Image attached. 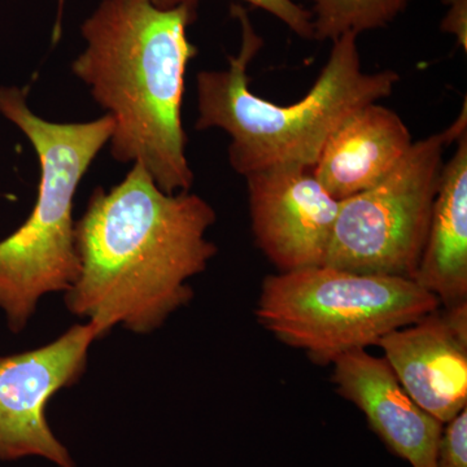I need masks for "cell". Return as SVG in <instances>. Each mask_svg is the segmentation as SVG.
I'll return each mask as SVG.
<instances>
[{"label": "cell", "mask_w": 467, "mask_h": 467, "mask_svg": "<svg viewBox=\"0 0 467 467\" xmlns=\"http://www.w3.org/2000/svg\"><path fill=\"white\" fill-rule=\"evenodd\" d=\"M216 212L190 192L167 193L140 162L112 189L97 187L76 223L78 278L66 292L72 315L135 334L158 330L192 299L186 285L217 254L207 232Z\"/></svg>", "instance_id": "cell-1"}, {"label": "cell", "mask_w": 467, "mask_h": 467, "mask_svg": "<svg viewBox=\"0 0 467 467\" xmlns=\"http://www.w3.org/2000/svg\"><path fill=\"white\" fill-rule=\"evenodd\" d=\"M198 7L160 9L150 0H103L82 24L85 50L72 63L92 98L115 122L110 153L140 162L167 193L190 192L184 75L198 48L187 29Z\"/></svg>", "instance_id": "cell-2"}, {"label": "cell", "mask_w": 467, "mask_h": 467, "mask_svg": "<svg viewBox=\"0 0 467 467\" xmlns=\"http://www.w3.org/2000/svg\"><path fill=\"white\" fill-rule=\"evenodd\" d=\"M241 24V50L229 67L196 76V130L221 129L230 137L229 161L247 177L279 167L312 169L331 134L356 110L386 99L400 81L395 70L362 69L358 34L333 41L330 57L303 99L279 106L250 90L248 67L264 46L247 12L233 5Z\"/></svg>", "instance_id": "cell-3"}, {"label": "cell", "mask_w": 467, "mask_h": 467, "mask_svg": "<svg viewBox=\"0 0 467 467\" xmlns=\"http://www.w3.org/2000/svg\"><path fill=\"white\" fill-rule=\"evenodd\" d=\"M0 115L29 140L41 168L32 213L0 241V310L18 334L43 296L69 291L78 278L73 202L115 122L109 115L77 124L47 121L27 106V88L16 86L0 88Z\"/></svg>", "instance_id": "cell-4"}, {"label": "cell", "mask_w": 467, "mask_h": 467, "mask_svg": "<svg viewBox=\"0 0 467 467\" xmlns=\"http://www.w3.org/2000/svg\"><path fill=\"white\" fill-rule=\"evenodd\" d=\"M439 308L438 297L413 279L319 265L267 275L256 318L279 342L330 365Z\"/></svg>", "instance_id": "cell-5"}, {"label": "cell", "mask_w": 467, "mask_h": 467, "mask_svg": "<svg viewBox=\"0 0 467 467\" xmlns=\"http://www.w3.org/2000/svg\"><path fill=\"white\" fill-rule=\"evenodd\" d=\"M467 130V106L447 129L414 142L376 186L340 202L322 265L413 279L429 233L444 153Z\"/></svg>", "instance_id": "cell-6"}, {"label": "cell", "mask_w": 467, "mask_h": 467, "mask_svg": "<svg viewBox=\"0 0 467 467\" xmlns=\"http://www.w3.org/2000/svg\"><path fill=\"white\" fill-rule=\"evenodd\" d=\"M97 326H72L39 348L0 358V460L38 456L58 467H77L47 422L48 401L78 382L88 349L99 339Z\"/></svg>", "instance_id": "cell-7"}, {"label": "cell", "mask_w": 467, "mask_h": 467, "mask_svg": "<svg viewBox=\"0 0 467 467\" xmlns=\"http://www.w3.org/2000/svg\"><path fill=\"white\" fill-rule=\"evenodd\" d=\"M257 247L278 272L324 264L340 202L303 167L266 169L245 177Z\"/></svg>", "instance_id": "cell-8"}, {"label": "cell", "mask_w": 467, "mask_h": 467, "mask_svg": "<svg viewBox=\"0 0 467 467\" xmlns=\"http://www.w3.org/2000/svg\"><path fill=\"white\" fill-rule=\"evenodd\" d=\"M378 347L405 391L442 425L467 408V303L393 330Z\"/></svg>", "instance_id": "cell-9"}, {"label": "cell", "mask_w": 467, "mask_h": 467, "mask_svg": "<svg viewBox=\"0 0 467 467\" xmlns=\"http://www.w3.org/2000/svg\"><path fill=\"white\" fill-rule=\"evenodd\" d=\"M333 365L337 393L365 414L392 453L411 467H436L444 425L410 398L386 358L358 349Z\"/></svg>", "instance_id": "cell-10"}, {"label": "cell", "mask_w": 467, "mask_h": 467, "mask_svg": "<svg viewBox=\"0 0 467 467\" xmlns=\"http://www.w3.org/2000/svg\"><path fill=\"white\" fill-rule=\"evenodd\" d=\"M413 143L401 117L376 101L356 110L331 134L312 173L342 202L379 183Z\"/></svg>", "instance_id": "cell-11"}, {"label": "cell", "mask_w": 467, "mask_h": 467, "mask_svg": "<svg viewBox=\"0 0 467 467\" xmlns=\"http://www.w3.org/2000/svg\"><path fill=\"white\" fill-rule=\"evenodd\" d=\"M442 167L429 233L413 281L442 308L467 303V130Z\"/></svg>", "instance_id": "cell-12"}, {"label": "cell", "mask_w": 467, "mask_h": 467, "mask_svg": "<svg viewBox=\"0 0 467 467\" xmlns=\"http://www.w3.org/2000/svg\"><path fill=\"white\" fill-rule=\"evenodd\" d=\"M316 41H335L347 33L382 29L400 16L410 0H310Z\"/></svg>", "instance_id": "cell-13"}, {"label": "cell", "mask_w": 467, "mask_h": 467, "mask_svg": "<svg viewBox=\"0 0 467 467\" xmlns=\"http://www.w3.org/2000/svg\"><path fill=\"white\" fill-rule=\"evenodd\" d=\"M150 2L160 9H171L180 7V5L198 7L201 0H150ZM244 2L250 3L254 7L269 12L301 38L315 39L312 14L309 9L301 7L294 0H244Z\"/></svg>", "instance_id": "cell-14"}, {"label": "cell", "mask_w": 467, "mask_h": 467, "mask_svg": "<svg viewBox=\"0 0 467 467\" xmlns=\"http://www.w3.org/2000/svg\"><path fill=\"white\" fill-rule=\"evenodd\" d=\"M444 425L436 467H467V408Z\"/></svg>", "instance_id": "cell-15"}, {"label": "cell", "mask_w": 467, "mask_h": 467, "mask_svg": "<svg viewBox=\"0 0 467 467\" xmlns=\"http://www.w3.org/2000/svg\"><path fill=\"white\" fill-rule=\"evenodd\" d=\"M448 11L442 18V33L456 36L457 43L463 51H467V0H441Z\"/></svg>", "instance_id": "cell-16"}]
</instances>
